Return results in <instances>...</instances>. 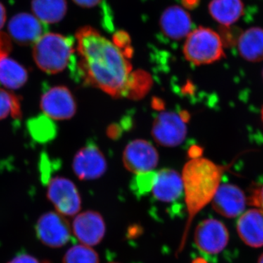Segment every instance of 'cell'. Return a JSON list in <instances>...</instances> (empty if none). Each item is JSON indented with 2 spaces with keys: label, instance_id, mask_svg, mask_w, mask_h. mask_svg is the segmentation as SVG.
I'll list each match as a JSON object with an SVG mask.
<instances>
[{
  "label": "cell",
  "instance_id": "1",
  "mask_svg": "<svg viewBox=\"0 0 263 263\" xmlns=\"http://www.w3.org/2000/svg\"><path fill=\"white\" fill-rule=\"evenodd\" d=\"M76 38L78 67L84 82L114 98L125 96L132 84L127 53L89 26L79 29Z\"/></svg>",
  "mask_w": 263,
  "mask_h": 263
},
{
  "label": "cell",
  "instance_id": "2",
  "mask_svg": "<svg viewBox=\"0 0 263 263\" xmlns=\"http://www.w3.org/2000/svg\"><path fill=\"white\" fill-rule=\"evenodd\" d=\"M228 167L214 163L203 157H193L189 160L182 171L184 201L187 219L181 237L176 256L184 249L192 223L195 216L204 207L212 201L220 186L222 175Z\"/></svg>",
  "mask_w": 263,
  "mask_h": 263
},
{
  "label": "cell",
  "instance_id": "3",
  "mask_svg": "<svg viewBox=\"0 0 263 263\" xmlns=\"http://www.w3.org/2000/svg\"><path fill=\"white\" fill-rule=\"evenodd\" d=\"M74 47L70 37L57 33H46L34 43L33 59L43 72L59 73L72 65Z\"/></svg>",
  "mask_w": 263,
  "mask_h": 263
},
{
  "label": "cell",
  "instance_id": "4",
  "mask_svg": "<svg viewBox=\"0 0 263 263\" xmlns=\"http://www.w3.org/2000/svg\"><path fill=\"white\" fill-rule=\"evenodd\" d=\"M183 52L187 61L198 66L214 63L224 56L220 35L213 29L203 27L189 34Z\"/></svg>",
  "mask_w": 263,
  "mask_h": 263
},
{
  "label": "cell",
  "instance_id": "5",
  "mask_svg": "<svg viewBox=\"0 0 263 263\" xmlns=\"http://www.w3.org/2000/svg\"><path fill=\"white\" fill-rule=\"evenodd\" d=\"M194 239L197 249L204 255L210 257L226 249L229 242V233L220 221L204 219L197 224Z\"/></svg>",
  "mask_w": 263,
  "mask_h": 263
},
{
  "label": "cell",
  "instance_id": "6",
  "mask_svg": "<svg viewBox=\"0 0 263 263\" xmlns=\"http://www.w3.org/2000/svg\"><path fill=\"white\" fill-rule=\"evenodd\" d=\"M47 197L61 215L73 216L80 212L81 197L75 183L67 178H53L47 183Z\"/></svg>",
  "mask_w": 263,
  "mask_h": 263
},
{
  "label": "cell",
  "instance_id": "7",
  "mask_svg": "<svg viewBox=\"0 0 263 263\" xmlns=\"http://www.w3.org/2000/svg\"><path fill=\"white\" fill-rule=\"evenodd\" d=\"M152 137L160 146L175 147L183 143L187 134L183 118L174 111H162L152 125Z\"/></svg>",
  "mask_w": 263,
  "mask_h": 263
},
{
  "label": "cell",
  "instance_id": "8",
  "mask_svg": "<svg viewBox=\"0 0 263 263\" xmlns=\"http://www.w3.org/2000/svg\"><path fill=\"white\" fill-rule=\"evenodd\" d=\"M41 108L43 114L54 120H67L75 116V98L68 88L56 86L43 91L41 100Z\"/></svg>",
  "mask_w": 263,
  "mask_h": 263
},
{
  "label": "cell",
  "instance_id": "9",
  "mask_svg": "<svg viewBox=\"0 0 263 263\" xmlns=\"http://www.w3.org/2000/svg\"><path fill=\"white\" fill-rule=\"evenodd\" d=\"M37 238L47 247L59 248L71 238L70 224L60 214L48 212L38 219L35 227Z\"/></svg>",
  "mask_w": 263,
  "mask_h": 263
},
{
  "label": "cell",
  "instance_id": "10",
  "mask_svg": "<svg viewBox=\"0 0 263 263\" xmlns=\"http://www.w3.org/2000/svg\"><path fill=\"white\" fill-rule=\"evenodd\" d=\"M159 162V154L150 142L134 140L129 142L123 152L124 167L135 174L152 171Z\"/></svg>",
  "mask_w": 263,
  "mask_h": 263
},
{
  "label": "cell",
  "instance_id": "11",
  "mask_svg": "<svg viewBox=\"0 0 263 263\" xmlns=\"http://www.w3.org/2000/svg\"><path fill=\"white\" fill-rule=\"evenodd\" d=\"M72 169L79 179L91 181L103 176L107 170V162L100 148L95 143H89L78 151Z\"/></svg>",
  "mask_w": 263,
  "mask_h": 263
},
{
  "label": "cell",
  "instance_id": "12",
  "mask_svg": "<svg viewBox=\"0 0 263 263\" xmlns=\"http://www.w3.org/2000/svg\"><path fill=\"white\" fill-rule=\"evenodd\" d=\"M152 193L157 201L173 205L175 212L177 214L181 209L179 201L184 197L181 175L173 169L160 170L157 172V178Z\"/></svg>",
  "mask_w": 263,
  "mask_h": 263
},
{
  "label": "cell",
  "instance_id": "13",
  "mask_svg": "<svg viewBox=\"0 0 263 263\" xmlns=\"http://www.w3.org/2000/svg\"><path fill=\"white\" fill-rule=\"evenodd\" d=\"M72 230L76 238L81 243L92 247L103 240L106 227L100 213L86 211L76 216L72 222Z\"/></svg>",
  "mask_w": 263,
  "mask_h": 263
},
{
  "label": "cell",
  "instance_id": "14",
  "mask_svg": "<svg viewBox=\"0 0 263 263\" xmlns=\"http://www.w3.org/2000/svg\"><path fill=\"white\" fill-rule=\"evenodd\" d=\"M46 27L32 14L21 13L15 15L8 23V32L13 41L22 46L34 44L43 34Z\"/></svg>",
  "mask_w": 263,
  "mask_h": 263
},
{
  "label": "cell",
  "instance_id": "15",
  "mask_svg": "<svg viewBox=\"0 0 263 263\" xmlns=\"http://www.w3.org/2000/svg\"><path fill=\"white\" fill-rule=\"evenodd\" d=\"M247 197L241 189L234 184H220L212 200L213 209L220 215L235 218L245 211Z\"/></svg>",
  "mask_w": 263,
  "mask_h": 263
},
{
  "label": "cell",
  "instance_id": "16",
  "mask_svg": "<svg viewBox=\"0 0 263 263\" xmlns=\"http://www.w3.org/2000/svg\"><path fill=\"white\" fill-rule=\"evenodd\" d=\"M160 23L164 35L176 41L187 37L192 32L191 16L179 5H173L165 9L161 15Z\"/></svg>",
  "mask_w": 263,
  "mask_h": 263
},
{
  "label": "cell",
  "instance_id": "17",
  "mask_svg": "<svg viewBox=\"0 0 263 263\" xmlns=\"http://www.w3.org/2000/svg\"><path fill=\"white\" fill-rule=\"evenodd\" d=\"M240 238L254 248L263 247V211L251 209L245 212L237 222Z\"/></svg>",
  "mask_w": 263,
  "mask_h": 263
},
{
  "label": "cell",
  "instance_id": "18",
  "mask_svg": "<svg viewBox=\"0 0 263 263\" xmlns=\"http://www.w3.org/2000/svg\"><path fill=\"white\" fill-rule=\"evenodd\" d=\"M209 10L217 23L228 27L236 23L243 15L245 5L242 0H212Z\"/></svg>",
  "mask_w": 263,
  "mask_h": 263
},
{
  "label": "cell",
  "instance_id": "19",
  "mask_svg": "<svg viewBox=\"0 0 263 263\" xmlns=\"http://www.w3.org/2000/svg\"><path fill=\"white\" fill-rule=\"evenodd\" d=\"M240 57L249 62L263 60V29L252 27L240 34L237 41Z\"/></svg>",
  "mask_w": 263,
  "mask_h": 263
},
{
  "label": "cell",
  "instance_id": "20",
  "mask_svg": "<svg viewBox=\"0 0 263 263\" xmlns=\"http://www.w3.org/2000/svg\"><path fill=\"white\" fill-rule=\"evenodd\" d=\"M27 69L14 60L0 58V84L10 89H18L28 80Z\"/></svg>",
  "mask_w": 263,
  "mask_h": 263
},
{
  "label": "cell",
  "instance_id": "21",
  "mask_svg": "<svg viewBox=\"0 0 263 263\" xmlns=\"http://www.w3.org/2000/svg\"><path fill=\"white\" fill-rule=\"evenodd\" d=\"M33 13L43 23L56 24L67 13L66 0H32Z\"/></svg>",
  "mask_w": 263,
  "mask_h": 263
},
{
  "label": "cell",
  "instance_id": "22",
  "mask_svg": "<svg viewBox=\"0 0 263 263\" xmlns=\"http://www.w3.org/2000/svg\"><path fill=\"white\" fill-rule=\"evenodd\" d=\"M29 135L34 141L46 143L53 141L57 136V126L45 114L33 117L27 124Z\"/></svg>",
  "mask_w": 263,
  "mask_h": 263
},
{
  "label": "cell",
  "instance_id": "23",
  "mask_svg": "<svg viewBox=\"0 0 263 263\" xmlns=\"http://www.w3.org/2000/svg\"><path fill=\"white\" fill-rule=\"evenodd\" d=\"M9 117L15 119L22 117L20 100L16 95L0 88V120Z\"/></svg>",
  "mask_w": 263,
  "mask_h": 263
},
{
  "label": "cell",
  "instance_id": "24",
  "mask_svg": "<svg viewBox=\"0 0 263 263\" xmlns=\"http://www.w3.org/2000/svg\"><path fill=\"white\" fill-rule=\"evenodd\" d=\"M63 263H100L98 254L88 246L76 245L67 250Z\"/></svg>",
  "mask_w": 263,
  "mask_h": 263
},
{
  "label": "cell",
  "instance_id": "25",
  "mask_svg": "<svg viewBox=\"0 0 263 263\" xmlns=\"http://www.w3.org/2000/svg\"><path fill=\"white\" fill-rule=\"evenodd\" d=\"M156 178L157 172L153 171L136 174L130 183L132 191L138 197L144 196L146 194L152 193Z\"/></svg>",
  "mask_w": 263,
  "mask_h": 263
},
{
  "label": "cell",
  "instance_id": "26",
  "mask_svg": "<svg viewBox=\"0 0 263 263\" xmlns=\"http://www.w3.org/2000/svg\"><path fill=\"white\" fill-rule=\"evenodd\" d=\"M249 204L263 211V185L252 190L249 197Z\"/></svg>",
  "mask_w": 263,
  "mask_h": 263
},
{
  "label": "cell",
  "instance_id": "27",
  "mask_svg": "<svg viewBox=\"0 0 263 263\" xmlns=\"http://www.w3.org/2000/svg\"><path fill=\"white\" fill-rule=\"evenodd\" d=\"M10 49H11V43L7 34L0 33V58L8 56Z\"/></svg>",
  "mask_w": 263,
  "mask_h": 263
},
{
  "label": "cell",
  "instance_id": "28",
  "mask_svg": "<svg viewBox=\"0 0 263 263\" xmlns=\"http://www.w3.org/2000/svg\"><path fill=\"white\" fill-rule=\"evenodd\" d=\"M8 263H50L48 261H40L39 259L27 254H22L12 259Z\"/></svg>",
  "mask_w": 263,
  "mask_h": 263
},
{
  "label": "cell",
  "instance_id": "29",
  "mask_svg": "<svg viewBox=\"0 0 263 263\" xmlns=\"http://www.w3.org/2000/svg\"><path fill=\"white\" fill-rule=\"evenodd\" d=\"M76 5L83 8H93L101 3L102 0H72Z\"/></svg>",
  "mask_w": 263,
  "mask_h": 263
},
{
  "label": "cell",
  "instance_id": "30",
  "mask_svg": "<svg viewBox=\"0 0 263 263\" xmlns=\"http://www.w3.org/2000/svg\"><path fill=\"white\" fill-rule=\"evenodd\" d=\"M5 21H6V10L4 5L0 3V29L4 27Z\"/></svg>",
  "mask_w": 263,
  "mask_h": 263
},
{
  "label": "cell",
  "instance_id": "31",
  "mask_svg": "<svg viewBox=\"0 0 263 263\" xmlns=\"http://www.w3.org/2000/svg\"><path fill=\"white\" fill-rule=\"evenodd\" d=\"M198 2V0H183V3L186 5V7L194 6Z\"/></svg>",
  "mask_w": 263,
  "mask_h": 263
},
{
  "label": "cell",
  "instance_id": "32",
  "mask_svg": "<svg viewBox=\"0 0 263 263\" xmlns=\"http://www.w3.org/2000/svg\"><path fill=\"white\" fill-rule=\"evenodd\" d=\"M193 263H208L205 258L202 257H197V258L194 259Z\"/></svg>",
  "mask_w": 263,
  "mask_h": 263
},
{
  "label": "cell",
  "instance_id": "33",
  "mask_svg": "<svg viewBox=\"0 0 263 263\" xmlns=\"http://www.w3.org/2000/svg\"><path fill=\"white\" fill-rule=\"evenodd\" d=\"M257 263H263V254L259 257L258 262Z\"/></svg>",
  "mask_w": 263,
  "mask_h": 263
},
{
  "label": "cell",
  "instance_id": "34",
  "mask_svg": "<svg viewBox=\"0 0 263 263\" xmlns=\"http://www.w3.org/2000/svg\"><path fill=\"white\" fill-rule=\"evenodd\" d=\"M262 122H263V107H262Z\"/></svg>",
  "mask_w": 263,
  "mask_h": 263
},
{
  "label": "cell",
  "instance_id": "35",
  "mask_svg": "<svg viewBox=\"0 0 263 263\" xmlns=\"http://www.w3.org/2000/svg\"><path fill=\"white\" fill-rule=\"evenodd\" d=\"M109 263H119V262H109Z\"/></svg>",
  "mask_w": 263,
  "mask_h": 263
},
{
  "label": "cell",
  "instance_id": "36",
  "mask_svg": "<svg viewBox=\"0 0 263 263\" xmlns=\"http://www.w3.org/2000/svg\"><path fill=\"white\" fill-rule=\"evenodd\" d=\"M262 77H263V72H262Z\"/></svg>",
  "mask_w": 263,
  "mask_h": 263
}]
</instances>
